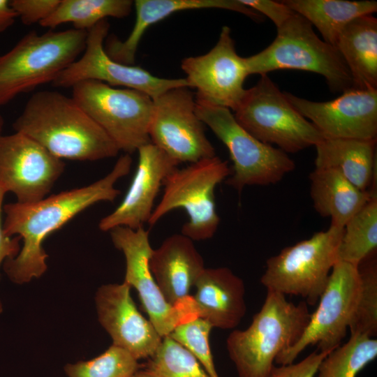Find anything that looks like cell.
Wrapping results in <instances>:
<instances>
[{
    "mask_svg": "<svg viewBox=\"0 0 377 377\" xmlns=\"http://www.w3.org/2000/svg\"><path fill=\"white\" fill-rule=\"evenodd\" d=\"M131 377H153L145 369H138Z\"/></svg>",
    "mask_w": 377,
    "mask_h": 377,
    "instance_id": "obj_39",
    "label": "cell"
},
{
    "mask_svg": "<svg viewBox=\"0 0 377 377\" xmlns=\"http://www.w3.org/2000/svg\"><path fill=\"white\" fill-rule=\"evenodd\" d=\"M87 31H30L0 55V107L52 82L83 52Z\"/></svg>",
    "mask_w": 377,
    "mask_h": 377,
    "instance_id": "obj_4",
    "label": "cell"
},
{
    "mask_svg": "<svg viewBox=\"0 0 377 377\" xmlns=\"http://www.w3.org/2000/svg\"><path fill=\"white\" fill-rule=\"evenodd\" d=\"M72 89V97L119 151L131 155L150 142L149 129L154 103L148 95L97 80L80 82Z\"/></svg>",
    "mask_w": 377,
    "mask_h": 377,
    "instance_id": "obj_10",
    "label": "cell"
},
{
    "mask_svg": "<svg viewBox=\"0 0 377 377\" xmlns=\"http://www.w3.org/2000/svg\"><path fill=\"white\" fill-rule=\"evenodd\" d=\"M310 316L304 301L295 304L281 293L267 290L250 325L242 330L234 329L226 339L238 377H268L276 357L297 342Z\"/></svg>",
    "mask_w": 377,
    "mask_h": 377,
    "instance_id": "obj_3",
    "label": "cell"
},
{
    "mask_svg": "<svg viewBox=\"0 0 377 377\" xmlns=\"http://www.w3.org/2000/svg\"><path fill=\"white\" fill-rule=\"evenodd\" d=\"M145 369L153 377H210L197 359L170 336L162 339Z\"/></svg>",
    "mask_w": 377,
    "mask_h": 377,
    "instance_id": "obj_30",
    "label": "cell"
},
{
    "mask_svg": "<svg viewBox=\"0 0 377 377\" xmlns=\"http://www.w3.org/2000/svg\"><path fill=\"white\" fill-rule=\"evenodd\" d=\"M192 295L199 317L213 328L234 330L246 313L243 280L226 267L207 268Z\"/></svg>",
    "mask_w": 377,
    "mask_h": 377,
    "instance_id": "obj_22",
    "label": "cell"
},
{
    "mask_svg": "<svg viewBox=\"0 0 377 377\" xmlns=\"http://www.w3.org/2000/svg\"><path fill=\"white\" fill-rule=\"evenodd\" d=\"M360 290L348 330L350 335L374 338L377 334V266L376 260L358 266Z\"/></svg>",
    "mask_w": 377,
    "mask_h": 377,
    "instance_id": "obj_32",
    "label": "cell"
},
{
    "mask_svg": "<svg viewBox=\"0 0 377 377\" xmlns=\"http://www.w3.org/2000/svg\"><path fill=\"white\" fill-rule=\"evenodd\" d=\"M110 232L114 246L125 258L124 282L136 290L148 319L161 337L169 336L177 326L192 320L166 301L154 279L149 264L153 251L149 231L143 227L133 230L118 226Z\"/></svg>",
    "mask_w": 377,
    "mask_h": 377,
    "instance_id": "obj_16",
    "label": "cell"
},
{
    "mask_svg": "<svg viewBox=\"0 0 377 377\" xmlns=\"http://www.w3.org/2000/svg\"><path fill=\"white\" fill-rule=\"evenodd\" d=\"M17 18L9 0H0V33L10 28Z\"/></svg>",
    "mask_w": 377,
    "mask_h": 377,
    "instance_id": "obj_38",
    "label": "cell"
},
{
    "mask_svg": "<svg viewBox=\"0 0 377 377\" xmlns=\"http://www.w3.org/2000/svg\"><path fill=\"white\" fill-rule=\"evenodd\" d=\"M60 0H10L17 18L25 25L40 24L56 9Z\"/></svg>",
    "mask_w": 377,
    "mask_h": 377,
    "instance_id": "obj_34",
    "label": "cell"
},
{
    "mask_svg": "<svg viewBox=\"0 0 377 377\" xmlns=\"http://www.w3.org/2000/svg\"><path fill=\"white\" fill-rule=\"evenodd\" d=\"M138 163L131 185L118 207L98 223L102 231L118 226L133 230L148 223L165 177L179 165L151 142L138 149Z\"/></svg>",
    "mask_w": 377,
    "mask_h": 377,
    "instance_id": "obj_19",
    "label": "cell"
},
{
    "mask_svg": "<svg viewBox=\"0 0 377 377\" xmlns=\"http://www.w3.org/2000/svg\"><path fill=\"white\" fill-rule=\"evenodd\" d=\"M231 175L227 161L219 156L176 168L164 179L163 194L148 223L155 225L168 212L182 208L188 221L181 233L193 241L211 239L216 233L220 218L214 196L216 186Z\"/></svg>",
    "mask_w": 377,
    "mask_h": 377,
    "instance_id": "obj_6",
    "label": "cell"
},
{
    "mask_svg": "<svg viewBox=\"0 0 377 377\" xmlns=\"http://www.w3.org/2000/svg\"><path fill=\"white\" fill-rule=\"evenodd\" d=\"M195 112L227 147L232 167L226 182L239 193L247 186L276 184L295 169L287 153L251 135L230 110L195 99Z\"/></svg>",
    "mask_w": 377,
    "mask_h": 377,
    "instance_id": "obj_7",
    "label": "cell"
},
{
    "mask_svg": "<svg viewBox=\"0 0 377 377\" xmlns=\"http://www.w3.org/2000/svg\"><path fill=\"white\" fill-rule=\"evenodd\" d=\"M335 47L350 73L353 88L377 89V19L373 14L350 22Z\"/></svg>",
    "mask_w": 377,
    "mask_h": 377,
    "instance_id": "obj_25",
    "label": "cell"
},
{
    "mask_svg": "<svg viewBox=\"0 0 377 377\" xmlns=\"http://www.w3.org/2000/svg\"><path fill=\"white\" fill-rule=\"evenodd\" d=\"M109 29V22L104 20L87 31L81 56L57 77L52 82L54 86L72 88L84 80H97L114 87L141 91L153 101L170 89L189 88L186 78L159 77L140 66L124 64L110 58L104 48Z\"/></svg>",
    "mask_w": 377,
    "mask_h": 377,
    "instance_id": "obj_12",
    "label": "cell"
},
{
    "mask_svg": "<svg viewBox=\"0 0 377 377\" xmlns=\"http://www.w3.org/2000/svg\"><path fill=\"white\" fill-rule=\"evenodd\" d=\"M245 59L249 75L300 70L323 76L332 91L353 88L350 73L337 49L320 39L311 24L295 13L277 29L269 46Z\"/></svg>",
    "mask_w": 377,
    "mask_h": 377,
    "instance_id": "obj_5",
    "label": "cell"
},
{
    "mask_svg": "<svg viewBox=\"0 0 377 377\" xmlns=\"http://www.w3.org/2000/svg\"><path fill=\"white\" fill-rule=\"evenodd\" d=\"M329 353L316 350L298 362L274 365L268 377H314L318 365Z\"/></svg>",
    "mask_w": 377,
    "mask_h": 377,
    "instance_id": "obj_35",
    "label": "cell"
},
{
    "mask_svg": "<svg viewBox=\"0 0 377 377\" xmlns=\"http://www.w3.org/2000/svg\"><path fill=\"white\" fill-rule=\"evenodd\" d=\"M131 165L132 158L126 154L107 175L88 186L31 204L16 202L4 205V233L8 237L18 235L23 241L17 256L4 261L3 269L9 279L22 284L43 275L48 256L43 247L45 238L86 208L101 201H113L120 194L114 184L128 174Z\"/></svg>",
    "mask_w": 377,
    "mask_h": 377,
    "instance_id": "obj_1",
    "label": "cell"
},
{
    "mask_svg": "<svg viewBox=\"0 0 377 377\" xmlns=\"http://www.w3.org/2000/svg\"><path fill=\"white\" fill-rule=\"evenodd\" d=\"M134 26L124 40L112 36L107 38L104 48L108 55L119 63L134 65L140 40L147 29L179 11L219 8L236 11L251 19L262 20L263 15L244 6L239 0H136Z\"/></svg>",
    "mask_w": 377,
    "mask_h": 377,
    "instance_id": "obj_21",
    "label": "cell"
},
{
    "mask_svg": "<svg viewBox=\"0 0 377 377\" xmlns=\"http://www.w3.org/2000/svg\"><path fill=\"white\" fill-rule=\"evenodd\" d=\"M310 195L315 210L330 218V226L343 228L348 220L373 196L375 191H363L337 171L316 168L309 175Z\"/></svg>",
    "mask_w": 377,
    "mask_h": 377,
    "instance_id": "obj_24",
    "label": "cell"
},
{
    "mask_svg": "<svg viewBox=\"0 0 377 377\" xmlns=\"http://www.w3.org/2000/svg\"><path fill=\"white\" fill-rule=\"evenodd\" d=\"M126 282L103 285L96 295L98 320L110 335L113 344L137 360L149 359L162 337L149 319L138 310Z\"/></svg>",
    "mask_w": 377,
    "mask_h": 377,
    "instance_id": "obj_18",
    "label": "cell"
},
{
    "mask_svg": "<svg viewBox=\"0 0 377 377\" xmlns=\"http://www.w3.org/2000/svg\"><path fill=\"white\" fill-rule=\"evenodd\" d=\"M376 356V339L350 335L346 343L331 350L323 359L314 377H356Z\"/></svg>",
    "mask_w": 377,
    "mask_h": 377,
    "instance_id": "obj_29",
    "label": "cell"
},
{
    "mask_svg": "<svg viewBox=\"0 0 377 377\" xmlns=\"http://www.w3.org/2000/svg\"><path fill=\"white\" fill-rule=\"evenodd\" d=\"M3 126H4V119L2 115L0 114V136L2 135Z\"/></svg>",
    "mask_w": 377,
    "mask_h": 377,
    "instance_id": "obj_40",
    "label": "cell"
},
{
    "mask_svg": "<svg viewBox=\"0 0 377 377\" xmlns=\"http://www.w3.org/2000/svg\"><path fill=\"white\" fill-rule=\"evenodd\" d=\"M377 248V195L373 196L343 227L337 261L358 267Z\"/></svg>",
    "mask_w": 377,
    "mask_h": 377,
    "instance_id": "obj_28",
    "label": "cell"
},
{
    "mask_svg": "<svg viewBox=\"0 0 377 377\" xmlns=\"http://www.w3.org/2000/svg\"><path fill=\"white\" fill-rule=\"evenodd\" d=\"M13 128L61 159L97 161L114 157L119 151L73 97L57 91L32 94Z\"/></svg>",
    "mask_w": 377,
    "mask_h": 377,
    "instance_id": "obj_2",
    "label": "cell"
},
{
    "mask_svg": "<svg viewBox=\"0 0 377 377\" xmlns=\"http://www.w3.org/2000/svg\"><path fill=\"white\" fill-rule=\"evenodd\" d=\"M65 165L62 159L22 133L0 136V185L15 194L20 203L44 199Z\"/></svg>",
    "mask_w": 377,
    "mask_h": 377,
    "instance_id": "obj_15",
    "label": "cell"
},
{
    "mask_svg": "<svg viewBox=\"0 0 377 377\" xmlns=\"http://www.w3.org/2000/svg\"><path fill=\"white\" fill-rule=\"evenodd\" d=\"M212 329L206 320L196 318L179 325L169 336L185 347L210 377H219L209 345Z\"/></svg>",
    "mask_w": 377,
    "mask_h": 377,
    "instance_id": "obj_33",
    "label": "cell"
},
{
    "mask_svg": "<svg viewBox=\"0 0 377 377\" xmlns=\"http://www.w3.org/2000/svg\"><path fill=\"white\" fill-rule=\"evenodd\" d=\"M133 6L131 0H60L54 12L39 24L52 29L71 22L73 29L88 31L108 17L128 16Z\"/></svg>",
    "mask_w": 377,
    "mask_h": 377,
    "instance_id": "obj_27",
    "label": "cell"
},
{
    "mask_svg": "<svg viewBox=\"0 0 377 377\" xmlns=\"http://www.w3.org/2000/svg\"><path fill=\"white\" fill-rule=\"evenodd\" d=\"M376 140L323 137L315 145L316 168L334 170L360 190L376 191Z\"/></svg>",
    "mask_w": 377,
    "mask_h": 377,
    "instance_id": "obj_23",
    "label": "cell"
},
{
    "mask_svg": "<svg viewBox=\"0 0 377 377\" xmlns=\"http://www.w3.org/2000/svg\"><path fill=\"white\" fill-rule=\"evenodd\" d=\"M295 13L307 20L320 33L323 40L335 47L344 27L355 18L374 14L376 1L285 0Z\"/></svg>",
    "mask_w": 377,
    "mask_h": 377,
    "instance_id": "obj_26",
    "label": "cell"
},
{
    "mask_svg": "<svg viewBox=\"0 0 377 377\" xmlns=\"http://www.w3.org/2000/svg\"><path fill=\"white\" fill-rule=\"evenodd\" d=\"M343 228L332 226L269 258L260 278L267 290L300 296L316 305L337 262Z\"/></svg>",
    "mask_w": 377,
    "mask_h": 377,
    "instance_id": "obj_8",
    "label": "cell"
},
{
    "mask_svg": "<svg viewBox=\"0 0 377 377\" xmlns=\"http://www.w3.org/2000/svg\"><path fill=\"white\" fill-rule=\"evenodd\" d=\"M150 142L177 163H193L216 156L204 124L195 112L188 87L170 89L154 101Z\"/></svg>",
    "mask_w": 377,
    "mask_h": 377,
    "instance_id": "obj_13",
    "label": "cell"
},
{
    "mask_svg": "<svg viewBox=\"0 0 377 377\" xmlns=\"http://www.w3.org/2000/svg\"><path fill=\"white\" fill-rule=\"evenodd\" d=\"M284 94L294 108L324 138L376 140L377 89L351 88L325 102Z\"/></svg>",
    "mask_w": 377,
    "mask_h": 377,
    "instance_id": "obj_17",
    "label": "cell"
},
{
    "mask_svg": "<svg viewBox=\"0 0 377 377\" xmlns=\"http://www.w3.org/2000/svg\"><path fill=\"white\" fill-rule=\"evenodd\" d=\"M181 67L189 87L197 90V100L233 111L240 105L249 73L245 57L236 52L228 26L222 27L217 43L208 52L184 58Z\"/></svg>",
    "mask_w": 377,
    "mask_h": 377,
    "instance_id": "obj_14",
    "label": "cell"
},
{
    "mask_svg": "<svg viewBox=\"0 0 377 377\" xmlns=\"http://www.w3.org/2000/svg\"><path fill=\"white\" fill-rule=\"evenodd\" d=\"M139 367L132 355L112 345L94 359L66 364L64 371L68 377H131Z\"/></svg>",
    "mask_w": 377,
    "mask_h": 377,
    "instance_id": "obj_31",
    "label": "cell"
},
{
    "mask_svg": "<svg viewBox=\"0 0 377 377\" xmlns=\"http://www.w3.org/2000/svg\"><path fill=\"white\" fill-rule=\"evenodd\" d=\"M149 264L163 297L172 306L191 295V288L205 268L193 241L182 233L167 237L153 249Z\"/></svg>",
    "mask_w": 377,
    "mask_h": 377,
    "instance_id": "obj_20",
    "label": "cell"
},
{
    "mask_svg": "<svg viewBox=\"0 0 377 377\" xmlns=\"http://www.w3.org/2000/svg\"><path fill=\"white\" fill-rule=\"evenodd\" d=\"M235 118L258 140L276 145L286 153H296L315 146L323 135L302 116L267 76L261 75L246 94Z\"/></svg>",
    "mask_w": 377,
    "mask_h": 377,
    "instance_id": "obj_9",
    "label": "cell"
},
{
    "mask_svg": "<svg viewBox=\"0 0 377 377\" xmlns=\"http://www.w3.org/2000/svg\"><path fill=\"white\" fill-rule=\"evenodd\" d=\"M244 6L269 17L276 28L281 27L294 13L282 1L270 0H239Z\"/></svg>",
    "mask_w": 377,
    "mask_h": 377,
    "instance_id": "obj_36",
    "label": "cell"
},
{
    "mask_svg": "<svg viewBox=\"0 0 377 377\" xmlns=\"http://www.w3.org/2000/svg\"><path fill=\"white\" fill-rule=\"evenodd\" d=\"M7 192L0 185V266L7 259L13 258L17 256L20 251V240L18 236L15 237L7 236L3 231L1 221V212L3 210V201ZM3 311V306L0 300V313Z\"/></svg>",
    "mask_w": 377,
    "mask_h": 377,
    "instance_id": "obj_37",
    "label": "cell"
},
{
    "mask_svg": "<svg viewBox=\"0 0 377 377\" xmlns=\"http://www.w3.org/2000/svg\"><path fill=\"white\" fill-rule=\"evenodd\" d=\"M360 290L358 267L337 261L314 312L297 342L276 358L278 365L295 362L310 346L330 352L341 345L353 320Z\"/></svg>",
    "mask_w": 377,
    "mask_h": 377,
    "instance_id": "obj_11",
    "label": "cell"
}]
</instances>
